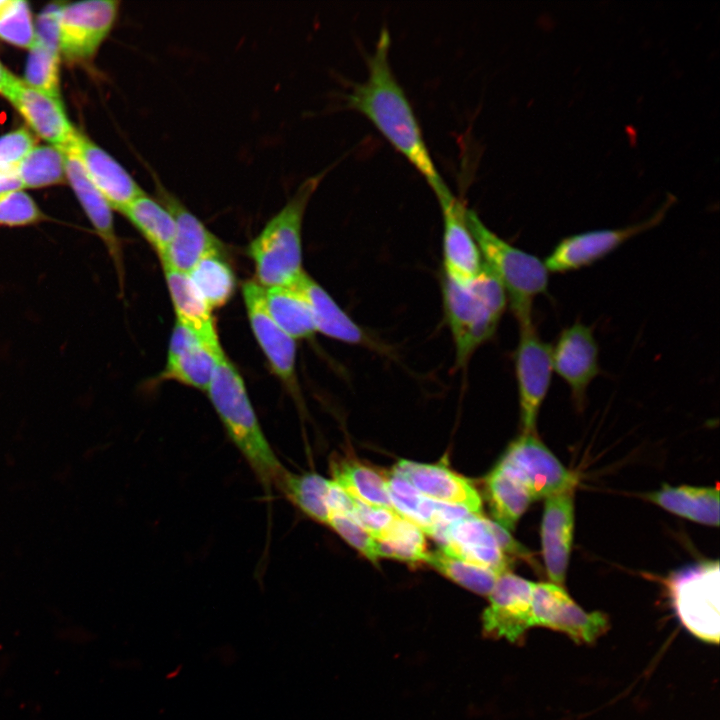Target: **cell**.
I'll use <instances>...</instances> for the list:
<instances>
[{
    "instance_id": "1",
    "label": "cell",
    "mask_w": 720,
    "mask_h": 720,
    "mask_svg": "<svg viewBox=\"0 0 720 720\" xmlns=\"http://www.w3.org/2000/svg\"><path fill=\"white\" fill-rule=\"evenodd\" d=\"M390 46L389 30L383 27L374 50L367 56V76L345 94L344 106L366 116L436 193L446 184L429 153L413 108L392 71Z\"/></svg>"
},
{
    "instance_id": "2",
    "label": "cell",
    "mask_w": 720,
    "mask_h": 720,
    "mask_svg": "<svg viewBox=\"0 0 720 720\" xmlns=\"http://www.w3.org/2000/svg\"><path fill=\"white\" fill-rule=\"evenodd\" d=\"M207 392L228 437L270 498L285 467L265 436L243 378L226 355L219 360Z\"/></svg>"
},
{
    "instance_id": "3",
    "label": "cell",
    "mask_w": 720,
    "mask_h": 720,
    "mask_svg": "<svg viewBox=\"0 0 720 720\" xmlns=\"http://www.w3.org/2000/svg\"><path fill=\"white\" fill-rule=\"evenodd\" d=\"M327 170L303 181L250 243L257 283L263 288L292 286L304 272L302 227L307 205Z\"/></svg>"
},
{
    "instance_id": "4",
    "label": "cell",
    "mask_w": 720,
    "mask_h": 720,
    "mask_svg": "<svg viewBox=\"0 0 720 720\" xmlns=\"http://www.w3.org/2000/svg\"><path fill=\"white\" fill-rule=\"evenodd\" d=\"M441 287L447 323L455 345L456 363L465 366L477 348L496 332L507 305L506 292L483 264L468 285L442 275Z\"/></svg>"
},
{
    "instance_id": "5",
    "label": "cell",
    "mask_w": 720,
    "mask_h": 720,
    "mask_svg": "<svg viewBox=\"0 0 720 720\" xmlns=\"http://www.w3.org/2000/svg\"><path fill=\"white\" fill-rule=\"evenodd\" d=\"M466 219L483 264L503 286L517 321L531 319L534 298L548 289L545 263L500 238L475 211L467 209Z\"/></svg>"
},
{
    "instance_id": "6",
    "label": "cell",
    "mask_w": 720,
    "mask_h": 720,
    "mask_svg": "<svg viewBox=\"0 0 720 720\" xmlns=\"http://www.w3.org/2000/svg\"><path fill=\"white\" fill-rule=\"evenodd\" d=\"M673 607L681 623L698 638L719 640V563L706 561L683 569L669 581Z\"/></svg>"
},
{
    "instance_id": "7",
    "label": "cell",
    "mask_w": 720,
    "mask_h": 720,
    "mask_svg": "<svg viewBox=\"0 0 720 720\" xmlns=\"http://www.w3.org/2000/svg\"><path fill=\"white\" fill-rule=\"evenodd\" d=\"M496 465L522 484L533 501L575 489L577 484V476L540 441L536 432L522 433Z\"/></svg>"
},
{
    "instance_id": "8",
    "label": "cell",
    "mask_w": 720,
    "mask_h": 720,
    "mask_svg": "<svg viewBox=\"0 0 720 720\" xmlns=\"http://www.w3.org/2000/svg\"><path fill=\"white\" fill-rule=\"evenodd\" d=\"M518 324L519 341L513 359L520 419L523 433H535L539 410L551 382L552 346L542 340L532 318Z\"/></svg>"
},
{
    "instance_id": "9",
    "label": "cell",
    "mask_w": 720,
    "mask_h": 720,
    "mask_svg": "<svg viewBox=\"0 0 720 720\" xmlns=\"http://www.w3.org/2000/svg\"><path fill=\"white\" fill-rule=\"evenodd\" d=\"M119 1L89 0L64 3L59 21L60 53L69 63L90 61L109 35Z\"/></svg>"
},
{
    "instance_id": "10",
    "label": "cell",
    "mask_w": 720,
    "mask_h": 720,
    "mask_svg": "<svg viewBox=\"0 0 720 720\" xmlns=\"http://www.w3.org/2000/svg\"><path fill=\"white\" fill-rule=\"evenodd\" d=\"M673 202V197H670L654 215L633 225L593 230L563 238L547 256L544 262L547 270L553 273L570 272L599 261L629 239L657 226Z\"/></svg>"
},
{
    "instance_id": "11",
    "label": "cell",
    "mask_w": 720,
    "mask_h": 720,
    "mask_svg": "<svg viewBox=\"0 0 720 720\" xmlns=\"http://www.w3.org/2000/svg\"><path fill=\"white\" fill-rule=\"evenodd\" d=\"M243 300L253 334L272 372L299 402L296 375V340L284 332L270 316L265 302V288L249 280L242 285Z\"/></svg>"
},
{
    "instance_id": "12",
    "label": "cell",
    "mask_w": 720,
    "mask_h": 720,
    "mask_svg": "<svg viewBox=\"0 0 720 720\" xmlns=\"http://www.w3.org/2000/svg\"><path fill=\"white\" fill-rule=\"evenodd\" d=\"M0 94L23 116L29 127L51 145L71 146L79 133L69 121L61 98L28 86L8 71Z\"/></svg>"
},
{
    "instance_id": "13",
    "label": "cell",
    "mask_w": 720,
    "mask_h": 720,
    "mask_svg": "<svg viewBox=\"0 0 720 720\" xmlns=\"http://www.w3.org/2000/svg\"><path fill=\"white\" fill-rule=\"evenodd\" d=\"M532 615L534 626L564 632L576 642L591 643L608 629L605 614L584 611L553 583L533 584Z\"/></svg>"
},
{
    "instance_id": "14",
    "label": "cell",
    "mask_w": 720,
    "mask_h": 720,
    "mask_svg": "<svg viewBox=\"0 0 720 720\" xmlns=\"http://www.w3.org/2000/svg\"><path fill=\"white\" fill-rule=\"evenodd\" d=\"M533 584L510 571L498 577L482 615L483 630L489 637L517 642L534 626Z\"/></svg>"
},
{
    "instance_id": "15",
    "label": "cell",
    "mask_w": 720,
    "mask_h": 720,
    "mask_svg": "<svg viewBox=\"0 0 720 720\" xmlns=\"http://www.w3.org/2000/svg\"><path fill=\"white\" fill-rule=\"evenodd\" d=\"M435 195L443 217V274L468 285L481 272L483 261L467 223V208L447 186Z\"/></svg>"
},
{
    "instance_id": "16",
    "label": "cell",
    "mask_w": 720,
    "mask_h": 720,
    "mask_svg": "<svg viewBox=\"0 0 720 720\" xmlns=\"http://www.w3.org/2000/svg\"><path fill=\"white\" fill-rule=\"evenodd\" d=\"M434 539L447 554L499 575L508 572L512 563L499 545L494 521L483 515L468 513L441 529Z\"/></svg>"
},
{
    "instance_id": "17",
    "label": "cell",
    "mask_w": 720,
    "mask_h": 720,
    "mask_svg": "<svg viewBox=\"0 0 720 720\" xmlns=\"http://www.w3.org/2000/svg\"><path fill=\"white\" fill-rule=\"evenodd\" d=\"M598 353L593 330L579 320L564 328L552 347L553 370L570 387L578 408L583 407L587 387L600 373Z\"/></svg>"
},
{
    "instance_id": "18",
    "label": "cell",
    "mask_w": 720,
    "mask_h": 720,
    "mask_svg": "<svg viewBox=\"0 0 720 720\" xmlns=\"http://www.w3.org/2000/svg\"><path fill=\"white\" fill-rule=\"evenodd\" d=\"M157 199L175 221L174 238L161 264L188 273L206 254L224 250L222 242L184 204L155 179Z\"/></svg>"
},
{
    "instance_id": "19",
    "label": "cell",
    "mask_w": 720,
    "mask_h": 720,
    "mask_svg": "<svg viewBox=\"0 0 720 720\" xmlns=\"http://www.w3.org/2000/svg\"><path fill=\"white\" fill-rule=\"evenodd\" d=\"M392 474L404 479L423 496L482 515V499L474 485L443 464L399 460Z\"/></svg>"
},
{
    "instance_id": "20",
    "label": "cell",
    "mask_w": 720,
    "mask_h": 720,
    "mask_svg": "<svg viewBox=\"0 0 720 720\" xmlns=\"http://www.w3.org/2000/svg\"><path fill=\"white\" fill-rule=\"evenodd\" d=\"M574 489L545 499L540 536L545 570L551 583L565 582L574 531Z\"/></svg>"
},
{
    "instance_id": "21",
    "label": "cell",
    "mask_w": 720,
    "mask_h": 720,
    "mask_svg": "<svg viewBox=\"0 0 720 720\" xmlns=\"http://www.w3.org/2000/svg\"><path fill=\"white\" fill-rule=\"evenodd\" d=\"M65 152L66 178L70 182L83 210L95 229L113 262L121 290L124 287L125 270L122 245L114 226L113 208L88 177L77 156Z\"/></svg>"
},
{
    "instance_id": "22",
    "label": "cell",
    "mask_w": 720,
    "mask_h": 720,
    "mask_svg": "<svg viewBox=\"0 0 720 720\" xmlns=\"http://www.w3.org/2000/svg\"><path fill=\"white\" fill-rule=\"evenodd\" d=\"M64 150L77 156L88 177L113 210L119 212L144 192L117 160L80 132L74 143Z\"/></svg>"
},
{
    "instance_id": "23",
    "label": "cell",
    "mask_w": 720,
    "mask_h": 720,
    "mask_svg": "<svg viewBox=\"0 0 720 720\" xmlns=\"http://www.w3.org/2000/svg\"><path fill=\"white\" fill-rule=\"evenodd\" d=\"M292 286L306 301L316 332L346 344H369L364 330L305 271Z\"/></svg>"
},
{
    "instance_id": "24",
    "label": "cell",
    "mask_w": 720,
    "mask_h": 720,
    "mask_svg": "<svg viewBox=\"0 0 720 720\" xmlns=\"http://www.w3.org/2000/svg\"><path fill=\"white\" fill-rule=\"evenodd\" d=\"M387 487L394 511L430 537L469 513L463 508L423 496L407 481L392 473L388 475Z\"/></svg>"
},
{
    "instance_id": "25",
    "label": "cell",
    "mask_w": 720,
    "mask_h": 720,
    "mask_svg": "<svg viewBox=\"0 0 720 720\" xmlns=\"http://www.w3.org/2000/svg\"><path fill=\"white\" fill-rule=\"evenodd\" d=\"M177 321L192 330L204 343L221 347L212 309L201 298L187 273L162 264Z\"/></svg>"
},
{
    "instance_id": "26",
    "label": "cell",
    "mask_w": 720,
    "mask_h": 720,
    "mask_svg": "<svg viewBox=\"0 0 720 720\" xmlns=\"http://www.w3.org/2000/svg\"><path fill=\"white\" fill-rule=\"evenodd\" d=\"M332 481L351 498L366 505L394 510L388 493V475L352 456L335 457L330 464Z\"/></svg>"
},
{
    "instance_id": "27",
    "label": "cell",
    "mask_w": 720,
    "mask_h": 720,
    "mask_svg": "<svg viewBox=\"0 0 720 720\" xmlns=\"http://www.w3.org/2000/svg\"><path fill=\"white\" fill-rule=\"evenodd\" d=\"M646 499L675 515L708 526L719 525V488L670 486L646 494Z\"/></svg>"
},
{
    "instance_id": "28",
    "label": "cell",
    "mask_w": 720,
    "mask_h": 720,
    "mask_svg": "<svg viewBox=\"0 0 720 720\" xmlns=\"http://www.w3.org/2000/svg\"><path fill=\"white\" fill-rule=\"evenodd\" d=\"M121 213L156 251L159 258L169 248L175 234L171 212L145 191L124 206Z\"/></svg>"
},
{
    "instance_id": "29",
    "label": "cell",
    "mask_w": 720,
    "mask_h": 720,
    "mask_svg": "<svg viewBox=\"0 0 720 720\" xmlns=\"http://www.w3.org/2000/svg\"><path fill=\"white\" fill-rule=\"evenodd\" d=\"M330 480L315 472L294 473L286 468L275 489L311 520L327 525L329 509L327 496Z\"/></svg>"
},
{
    "instance_id": "30",
    "label": "cell",
    "mask_w": 720,
    "mask_h": 720,
    "mask_svg": "<svg viewBox=\"0 0 720 720\" xmlns=\"http://www.w3.org/2000/svg\"><path fill=\"white\" fill-rule=\"evenodd\" d=\"M485 496L494 522L507 530L516 527L533 501L525 487L497 465L485 479Z\"/></svg>"
},
{
    "instance_id": "31",
    "label": "cell",
    "mask_w": 720,
    "mask_h": 720,
    "mask_svg": "<svg viewBox=\"0 0 720 720\" xmlns=\"http://www.w3.org/2000/svg\"><path fill=\"white\" fill-rule=\"evenodd\" d=\"M187 275L212 310L224 306L236 289L235 274L224 256V250L206 254Z\"/></svg>"
},
{
    "instance_id": "32",
    "label": "cell",
    "mask_w": 720,
    "mask_h": 720,
    "mask_svg": "<svg viewBox=\"0 0 720 720\" xmlns=\"http://www.w3.org/2000/svg\"><path fill=\"white\" fill-rule=\"evenodd\" d=\"M265 302L273 320L293 339H308L316 333L310 309L293 286L267 288Z\"/></svg>"
},
{
    "instance_id": "33",
    "label": "cell",
    "mask_w": 720,
    "mask_h": 720,
    "mask_svg": "<svg viewBox=\"0 0 720 720\" xmlns=\"http://www.w3.org/2000/svg\"><path fill=\"white\" fill-rule=\"evenodd\" d=\"M225 356L222 347L203 342L166 362L158 380H174L198 390L207 391L216 366Z\"/></svg>"
},
{
    "instance_id": "34",
    "label": "cell",
    "mask_w": 720,
    "mask_h": 720,
    "mask_svg": "<svg viewBox=\"0 0 720 720\" xmlns=\"http://www.w3.org/2000/svg\"><path fill=\"white\" fill-rule=\"evenodd\" d=\"M378 557L426 563L429 552L423 531L399 514L376 538Z\"/></svg>"
},
{
    "instance_id": "35",
    "label": "cell",
    "mask_w": 720,
    "mask_h": 720,
    "mask_svg": "<svg viewBox=\"0 0 720 720\" xmlns=\"http://www.w3.org/2000/svg\"><path fill=\"white\" fill-rule=\"evenodd\" d=\"M23 188H41L65 181V152L54 145L33 147L16 166Z\"/></svg>"
},
{
    "instance_id": "36",
    "label": "cell",
    "mask_w": 720,
    "mask_h": 720,
    "mask_svg": "<svg viewBox=\"0 0 720 720\" xmlns=\"http://www.w3.org/2000/svg\"><path fill=\"white\" fill-rule=\"evenodd\" d=\"M426 564L463 588L482 596L492 591L499 574L447 554L438 548L429 552Z\"/></svg>"
},
{
    "instance_id": "37",
    "label": "cell",
    "mask_w": 720,
    "mask_h": 720,
    "mask_svg": "<svg viewBox=\"0 0 720 720\" xmlns=\"http://www.w3.org/2000/svg\"><path fill=\"white\" fill-rule=\"evenodd\" d=\"M60 54L34 41L26 61L24 82L37 90L60 98Z\"/></svg>"
},
{
    "instance_id": "38",
    "label": "cell",
    "mask_w": 720,
    "mask_h": 720,
    "mask_svg": "<svg viewBox=\"0 0 720 720\" xmlns=\"http://www.w3.org/2000/svg\"><path fill=\"white\" fill-rule=\"evenodd\" d=\"M0 38L21 48H31L35 28L30 6L26 1L10 0L0 13Z\"/></svg>"
},
{
    "instance_id": "39",
    "label": "cell",
    "mask_w": 720,
    "mask_h": 720,
    "mask_svg": "<svg viewBox=\"0 0 720 720\" xmlns=\"http://www.w3.org/2000/svg\"><path fill=\"white\" fill-rule=\"evenodd\" d=\"M46 219L34 199L22 189L0 194V226L24 227Z\"/></svg>"
},
{
    "instance_id": "40",
    "label": "cell",
    "mask_w": 720,
    "mask_h": 720,
    "mask_svg": "<svg viewBox=\"0 0 720 720\" xmlns=\"http://www.w3.org/2000/svg\"><path fill=\"white\" fill-rule=\"evenodd\" d=\"M327 526L369 561L376 563L379 560L375 539L353 516L330 514Z\"/></svg>"
},
{
    "instance_id": "41",
    "label": "cell",
    "mask_w": 720,
    "mask_h": 720,
    "mask_svg": "<svg viewBox=\"0 0 720 720\" xmlns=\"http://www.w3.org/2000/svg\"><path fill=\"white\" fill-rule=\"evenodd\" d=\"M36 140L29 130L22 127L0 137V171H6L20 161L35 147Z\"/></svg>"
},
{
    "instance_id": "42",
    "label": "cell",
    "mask_w": 720,
    "mask_h": 720,
    "mask_svg": "<svg viewBox=\"0 0 720 720\" xmlns=\"http://www.w3.org/2000/svg\"><path fill=\"white\" fill-rule=\"evenodd\" d=\"M63 2L47 5L38 15L35 28V42L48 50L60 54L59 21Z\"/></svg>"
},
{
    "instance_id": "43",
    "label": "cell",
    "mask_w": 720,
    "mask_h": 720,
    "mask_svg": "<svg viewBox=\"0 0 720 720\" xmlns=\"http://www.w3.org/2000/svg\"><path fill=\"white\" fill-rule=\"evenodd\" d=\"M353 504V517L374 539L385 530L398 515L394 510L366 505L355 499H353Z\"/></svg>"
},
{
    "instance_id": "44",
    "label": "cell",
    "mask_w": 720,
    "mask_h": 720,
    "mask_svg": "<svg viewBox=\"0 0 720 720\" xmlns=\"http://www.w3.org/2000/svg\"><path fill=\"white\" fill-rule=\"evenodd\" d=\"M201 342L203 341L192 330L176 321L169 341L167 361L178 357Z\"/></svg>"
},
{
    "instance_id": "45",
    "label": "cell",
    "mask_w": 720,
    "mask_h": 720,
    "mask_svg": "<svg viewBox=\"0 0 720 720\" xmlns=\"http://www.w3.org/2000/svg\"><path fill=\"white\" fill-rule=\"evenodd\" d=\"M22 188L23 186L17 176L16 168L0 171V194Z\"/></svg>"
},
{
    "instance_id": "46",
    "label": "cell",
    "mask_w": 720,
    "mask_h": 720,
    "mask_svg": "<svg viewBox=\"0 0 720 720\" xmlns=\"http://www.w3.org/2000/svg\"><path fill=\"white\" fill-rule=\"evenodd\" d=\"M8 70L0 63V87L3 84Z\"/></svg>"
},
{
    "instance_id": "47",
    "label": "cell",
    "mask_w": 720,
    "mask_h": 720,
    "mask_svg": "<svg viewBox=\"0 0 720 720\" xmlns=\"http://www.w3.org/2000/svg\"><path fill=\"white\" fill-rule=\"evenodd\" d=\"M10 0H0V13L9 4Z\"/></svg>"
}]
</instances>
